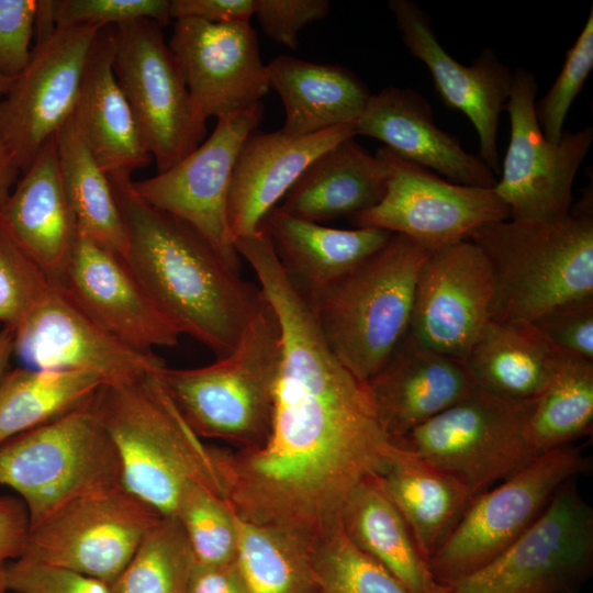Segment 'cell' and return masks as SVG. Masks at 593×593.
I'll use <instances>...</instances> for the list:
<instances>
[{
    "label": "cell",
    "instance_id": "1",
    "mask_svg": "<svg viewBox=\"0 0 593 593\" xmlns=\"http://www.w3.org/2000/svg\"><path fill=\"white\" fill-rule=\"evenodd\" d=\"M281 328L271 427L265 443L211 446L223 495L240 518L307 545L340 524L356 488L381 470L390 438L368 385L331 351L309 300L272 301Z\"/></svg>",
    "mask_w": 593,
    "mask_h": 593
},
{
    "label": "cell",
    "instance_id": "2",
    "mask_svg": "<svg viewBox=\"0 0 593 593\" xmlns=\"http://www.w3.org/2000/svg\"><path fill=\"white\" fill-rule=\"evenodd\" d=\"M128 237L127 266L179 332L228 355L266 305L260 289L232 270L183 221L144 202L132 177L109 178Z\"/></svg>",
    "mask_w": 593,
    "mask_h": 593
},
{
    "label": "cell",
    "instance_id": "3",
    "mask_svg": "<svg viewBox=\"0 0 593 593\" xmlns=\"http://www.w3.org/2000/svg\"><path fill=\"white\" fill-rule=\"evenodd\" d=\"M163 369L103 384L93 404L119 456L122 484L160 515L175 516L188 485L223 490L211 446L180 413Z\"/></svg>",
    "mask_w": 593,
    "mask_h": 593
},
{
    "label": "cell",
    "instance_id": "4",
    "mask_svg": "<svg viewBox=\"0 0 593 593\" xmlns=\"http://www.w3.org/2000/svg\"><path fill=\"white\" fill-rule=\"evenodd\" d=\"M468 239L491 269L490 321L535 323L561 304L593 298L592 187L559 220L493 222Z\"/></svg>",
    "mask_w": 593,
    "mask_h": 593
},
{
    "label": "cell",
    "instance_id": "5",
    "mask_svg": "<svg viewBox=\"0 0 593 593\" xmlns=\"http://www.w3.org/2000/svg\"><path fill=\"white\" fill-rule=\"evenodd\" d=\"M430 249L401 235L310 299L336 358L368 382L406 335L421 267Z\"/></svg>",
    "mask_w": 593,
    "mask_h": 593
},
{
    "label": "cell",
    "instance_id": "6",
    "mask_svg": "<svg viewBox=\"0 0 593 593\" xmlns=\"http://www.w3.org/2000/svg\"><path fill=\"white\" fill-rule=\"evenodd\" d=\"M281 357V328L266 303L228 355L161 376L180 413L201 438L256 448L271 427L273 388Z\"/></svg>",
    "mask_w": 593,
    "mask_h": 593
},
{
    "label": "cell",
    "instance_id": "7",
    "mask_svg": "<svg viewBox=\"0 0 593 593\" xmlns=\"http://www.w3.org/2000/svg\"><path fill=\"white\" fill-rule=\"evenodd\" d=\"M93 396L0 445V484L23 501L31 526L80 495L122 483L119 456Z\"/></svg>",
    "mask_w": 593,
    "mask_h": 593
},
{
    "label": "cell",
    "instance_id": "8",
    "mask_svg": "<svg viewBox=\"0 0 593 593\" xmlns=\"http://www.w3.org/2000/svg\"><path fill=\"white\" fill-rule=\"evenodd\" d=\"M537 400L508 399L478 388L390 441L452 473L474 496L536 458L525 429Z\"/></svg>",
    "mask_w": 593,
    "mask_h": 593
},
{
    "label": "cell",
    "instance_id": "9",
    "mask_svg": "<svg viewBox=\"0 0 593 593\" xmlns=\"http://www.w3.org/2000/svg\"><path fill=\"white\" fill-rule=\"evenodd\" d=\"M592 469V459L574 444L551 449L497 486L474 495L460 522L428 560L446 585L493 560L541 516L559 488Z\"/></svg>",
    "mask_w": 593,
    "mask_h": 593
},
{
    "label": "cell",
    "instance_id": "10",
    "mask_svg": "<svg viewBox=\"0 0 593 593\" xmlns=\"http://www.w3.org/2000/svg\"><path fill=\"white\" fill-rule=\"evenodd\" d=\"M575 482L563 483L512 546L445 593H577L593 570V508Z\"/></svg>",
    "mask_w": 593,
    "mask_h": 593
},
{
    "label": "cell",
    "instance_id": "11",
    "mask_svg": "<svg viewBox=\"0 0 593 593\" xmlns=\"http://www.w3.org/2000/svg\"><path fill=\"white\" fill-rule=\"evenodd\" d=\"M113 70L158 172L201 144L206 120L191 99L160 24L138 20L115 26Z\"/></svg>",
    "mask_w": 593,
    "mask_h": 593
},
{
    "label": "cell",
    "instance_id": "12",
    "mask_svg": "<svg viewBox=\"0 0 593 593\" xmlns=\"http://www.w3.org/2000/svg\"><path fill=\"white\" fill-rule=\"evenodd\" d=\"M161 516L122 483L98 489L67 502L31 526L21 557L110 585Z\"/></svg>",
    "mask_w": 593,
    "mask_h": 593
},
{
    "label": "cell",
    "instance_id": "13",
    "mask_svg": "<svg viewBox=\"0 0 593 593\" xmlns=\"http://www.w3.org/2000/svg\"><path fill=\"white\" fill-rule=\"evenodd\" d=\"M538 85L523 67L513 72L505 110L511 132L495 194L518 222H551L571 208L575 175L593 142L592 126L563 132L557 143L542 134L535 114Z\"/></svg>",
    "mask_w": 593,
    "mask_h": 593
},
{
    "label": "cell",
    "instance_id": "14",
    "mask_svg": "<svg viewBox=\"0 0 593 593\" xmlns=\"http://www.w3.org/2000/svg\"><path fill=\"white\" fill-rule=\"evenodd\" d=\"M262 116L259 102L217 120L209 138L178 164L132 182L144 202L194 228L237 273L240 256L228 223V192L238 152Z\"/></svg>",
    "mask_w": 593,
    "mask_h": 593
},
{
    "label": "cell",
    "instance_id": "15",
    "mask_svg": "<svg viewBox=\"0 0 593 593\" xmlns=\"http://www.w3.org/2000/svg\"><path fill=\"white\" fill-rule=\"evenodd\" d=\"M101 29L56 25L35 40L29 64L0 101V137L22 174L71 118Z\"/></svg>",
    "mask_w": 593,
    "mask_h": 593
},
{
    "label": "cell",
    "instance_id": "16",
    "mask_svg": "<svg viewBox=\"0 0 593 593\" xmlns=\"http://www.w3.org/2000/svg\"><path fill=\"white\" fill-rule=\"evenodd\" d=\"M376 155L389 168L387 191L378 204L351 217L356 227L401 234L435 250L468 239L482 225L510 219L493 188L443 179L384 146Z\"/></svg>",
    "mask_w": 593,
    "mask_h": 593
},
{
    "label": "cell",
    "instance_id": "17",
    "mask_svg": "<svg viewBox=\"0 0 593 593\" xmlns=\"http://www.w3.org/2000/svg\"><path fill=\"white\" fill-rule=\"evenodd\" d=\"M492 294L489 262L474 243L463 239L432 250L417 276L407 334L465 362L490 321Z\"/></svg>",
    "mask_w": 593,
    "mask_h": 593
},
{
    "label": "cell",
    "instance_id": "18",
    "mask_svg": "<svg viewBox=\"0 0 593 593\" xmlns=\"http://www.w3.org/2000/svg\"><path fill=\"white\" fill-rule=\"evenodd\" d=\"M168 46L205 120H220L259 103L270 89L258 37L249 22L214 24L178 19Z\"/></svg>",
    "mask_w": 593,
    "mask_h": 593
},
{
    "label": "cell",
    "instance_id": "19",
    "mask_svg": "<svg viewBox=\"0 0 593 593\" xmlns=\"http://www.w3.org/2000/svg\"><path fill=\"white\" fill-rule=\"evenodd\" d=\"M13 334L14 354L33 369L89 371L108 383L166 367L105 332L53 281Z\"/></svg>",
    "mask_w": 593,
    "mask_h": 593
},
{
    "label": "cell",
    "instance_id": "20",
    "mask_svg": "<svg viewBox=\"0 0 593 593\" xmlns=\"http://www.w3.org/2000/svg\"><path fill=\"white\" fill-rule=\"evenodd\" d=\"M388 7L404 46L426 66L443 102L470 120L479 137V157L497 175V131L513 71L490 48L482 49L470 65L456 60L441 46L429 15L415 1L390 0Z\"/></svg>",
    "mask_w": 593,
    "mask_h": 593
},
{
    "label": "cell",
    "instance_id": "21",
    "mask_svg": "<svg viewBox=\"0 0 593 593\" xmlns=\"http://www.w3.org/2000/svg\"><path fill=\"white\" fill-rule=\"evenodd\" d=\"M56 283L93 322L138 351L175 346L181 336L126 261L81 235Z\"/></svg>",
    "mask_w": 593,
    "mask_h": 593
},
{
    "label": "cell",
    "instance_id": "22",
    "mask_svg": "<svg viewBox=\"0 0 593 593\" xmlns=\"http://www.w3.org/2000/svg\"><path fill=\"white\" fill-rule=\"evenodd\" d=\"M354 136L356 123L301 137L254 130L238 152L231 179L227 215L234 239L256 233L318 155Z\"/></svg>",
    "mask_w": 593,
    "mask_h": 593
},
{
    "label": "cell",
    "instance_id": "23",
    "mask_svg": "<svg viewBox=\"0 0 593 593\" xmlns=\"http://www.w3.org/2000/svg\"><path fill=\"white\" fill-rule=\"evenodd\" d=\"M356 135L376 138L396 156L455 183L493 188L497 181L479 156L435 124L432 105L413 89L389 86L371 93Z\"/></svg>",
    "mask_w": 593,
    "mask_h": 593
},
{
    "label": "cell",
    "instance_id": "24",
    "mask_svg": "<svg viewBox=\"0 0 593 593\" xmlns=\"http://www.w3.org/2000/svg\"><path fill=\"white\" fill-rule=\"evenodd\" d=\"M367 385L390 439L406 435L478 389L465 362L417 343L407 333Z\"/></svg>",
    "mask_w": 593,
    "mask_h": 593
},
{
    "label": "cell",
    "instance_id": "25",
    "mask_svg": "<svg viewBox=\"0 0 593 593\" xmlns=\"http://www.w3.org/2000/svg\"><path fill=\"white\" fill-rule=\"evenodd\" d=\"M0 228L51 281L60 278L79 234L61 184L55 135L0 206Z\"/></svg>",
    "mask_w": 593,
    "mask_h": 593
},
{
    "label": "cell",
    "instance_id": "26",
    "mask_svg": "<svg viewBox=\"0 0 593 593\" xmlns=\"http://www.w3.org/2000/svg\"><path fill=\"white\" fill-rule=\"evenodd\" d=\"M115 26L102 27L91 48L71 115L109 178L132 177L152 161L113 70Z\"/></svg>",
    "mask_w": 593,
    "mask_h": 593
},
{
    "label": "cell",
    "instance_id": "27",
    "mask_svg": "<svg viewBox=\"0 0 593 593\" xmlns=\"http://www.w3.org/2000/svg\"><path fill=\"white\" fill-rule=\"evenodd\" d=\"M388 180V165L348 138L318 155L277 208L320 224L354 217L381 201Z\"/></svg>",
    "mask_w": 593,
    "mask_h": 593
},
{
    "label": "cell",
    "instance_id": "28",
    "mask_svg": "<svg viewBox=\"0 0 593 593\" xmlns=\"http://www.w3.org/2000/svg\"><path fill=\"white\" fill-rule=\"evenodd\" d=\"M374 478L427 561L447 541L473 497L456 475L391 441Z\"/></svg>",
    "mask_w": 593,
    "mask_h": 593
},
{
    "label": "cell",
    "instance_id": "29",
    "mask_svg": "<svg viewBox=\"0 0 593 593\" xmlns=\"http://www.w3.org/2000/svg\"><path fill=\"white\" fill-rule=\"evenodd\" d=\"M262 224L283 269L309 299L376 253L392 234L374 227H328L277 206Z\"/></svg>",
    "mask_w": 593,
    "mask_h": 593
},
{
    "label": "cell",
    "instance_id": "30",
    "mask_svg": "<svg viewBox=\"0 0 593 593\" xmlns=\"http://www.w3.org/2000/svg\"><path fill=\"white\" fill-rule=\"evenodd\" d=\"M267 66L269 88L284 107L281 131L293 137L356 123L370 97L365 83L350 70L280 55Z\"/></svg>",
    "mask_w": 593,
    "mask_h": 593
},
{
    "label": "cell",
    "instance_id": "31",
    "mask_svg": "<svg viewBox=\"0 0 593 593\" xmlns=\"http://www.w3.org/2000/svg\"><path fill=\"white\" fill-rule=\"evenodd\" d=\"M340 526L347 538L389 571L407 593H445L404 517L374 475L351 493Z\"/></svg>",
    "mask_w": 593,
    "mask_h": 593
},
{
    "label": "cell",
    "instance_id": "32",
    "mask_svg": "<svg viewBox=\"0 0 593 593\" xmlns=\"http://www.w3.org/2000/svg\"><path fill=\"white\" fill-rule=\"evenodd\" d=\"M559 349L534 323L489 321L465 365L477 388L508 399L541 395Z\"/></svg>",
    "mask_w": 593,
    "mask_h": 593
},
{
    "label": "cell",
    "instance_id": "33",
    "mask_svg": "<svg viewBox=\"0 0 593 593\" xmlns=\"http://www.w3.org/2000/svg\"><path fill=\"white\" fill-rule=\"evenodd\" d=\"M61 184L78 234L126 259L128 237L109 176L71 118L55 134Z\"/></svg>",
    "mask_w": 593,
    "mask_h": 593
},
{
    "label": "cell",
    "instance_id": "34",
    "mask_svg": "<svg viewBox=\"0 0 593 593\" xmlns=\"http://www.w3.org/2000/svg\"><path fill=\"white\" fill-rule=\"evenodd\" d=\"M105 383L89 371L8 370L0 383V445L75 410Z\"/></svg>",
    "mask_w": 593,
    "mask_h": 593
},
{
    "label": "cell",
    "instance_id": "35",
    "mask_svg": "<svg viewBox=\"0 0 593 593\" xmlns=\"http://www.w3.org/2000/svg\"><path fill=\"white\" fill-rule=\"evenodd\" d=\"M593 361L559 350L525 429L535 457L592 433Z\"/></svg>",
    "mask_w": 593,
    "mask_h": 593
},
{
    "label": "cell",
    "instance_id": "36",
    "mask_svg": "<svg viewBox=\"0 0 593 593\" xmlns=\"http://www.w3.org/2000/svg\"><path fill=\"white\" fill-rule=\"evenodd\" d=\"M234 513V512H233ZM235 562L249 593H314L311 547L298 537L238 517Z\"/></svg>",
    "mask_w": 593,
    "mask_h": 593
},
{
    "label": "cell",
    "instance_id": "37",
    "mask_svg": "<svg viewBox=\"0 0 593 593\" xmlns=\"http://www.w3.org/2000/svg\"><path fill=\"white\" fill-rule=\"evenodd\" d=\"M195 558L176 516H161L110 584L111 593H188Z\"/></svg>",
    "mask_w": 593,
    "mask_h": 593
},
{
    "label": "cell",
    "instance_id": "38",
    "mask_svg": "<svg viewBox=\"0 0 593 593\" xmlns=\"http://www.w3.org/2000/svg\"><path fill=\"white\" fill-rule=\"evenodd\" d=\"M311 562L315 593H407L347 538L340 524L312 542Z\"/></svg>",
    "mask_w": 593,
    "mask_h": 593
},
{
    "label": "cell",
    "instance_id": "39",
    "mask_svg": "<svg viewBox=\"0 0 593 593\" xmlns=\"http://www.w3.org/2000/svg\"><path fill=\"white\" fill-rule=\"evenodd\" d=\"M175 516L184 529L197 562L235 561L234 513L222 494L202 484H190L180 497Z\"/></svg>",
    "mask_w": 593,
    "mask_h": 593
},
{
    "label": "cell",
    "instance_id": "40",
    "mask_svg": "<svg viewBox=\"0 0 593 593\" xmlns=\"http://www.w3.org/2000/svg\"><path fill=\"white\" fill-rule=\"evenodd\" d=\"M593 68V8L569 48L561 70L548 92L535 101V114L545 137L557 143L563 134L567 114Z\"/></svg>",
    "mask_w": 593,
    "mask_h": 593
},
{
    "label": "cell",
    "instance_id": "41",
    "mask_svg": "<svg viewBox=\"0 0 593 593\" xmlns=\"http://www.w3.org/2000/svg\"><path fill=\"white\" fill-rule=\"evenodd\" d=\"M51 283L45 272L0 228V324L14 332Z\"/></svg>",
    "mask_w": 593,
    "mask_h": 593
},
{
    "label": "cell",
    "instance_id": "42",
    "mask_svg": "<svg viewBox=\"0 0 593 593\" xmlns=\"http://www.w3.org/2000/svg\"><path fill=\"white\" fill-rule=\"evenodd\" d=\"M169 0H64L55 1L56 25L119 26L152 20L163 27L170 21Z\"/></svg>",
    "mask_w": 593,
    "mask_h": 593
},
{
    "label": "cell",
    "instance_id": "43",
    "mask_svg": "<svg viewBox=\"0 0 593 593\" xmlns=\"http://www.w3.org/2000/svg\"><path fill=\"white\" fill-rule=\"evenodd\" d=\"M8 579L9 590L16 593H111L96 578L24 557L9 566Z\"/></svg>",
    "mask_w": 593,
    "mask_h": 593
},
{
    "label": "cell",
    "instance_id": "44",
    "mask_svg": "<svg viewBox=\"0 0 593 593\" xmlns=\"http://www.w3.org/2000/svg\"><path fill=\"white\" fill-rule=\"evenodd\" d=\"M534 324L559 350L593 361V298L561 304Z\"/></svg>",
    "mask_w": 593,
    "mask_h": 593
},
{
    "label": "cell",
    "instance_id": "45",
    "mask_svg": "<svg viewBox=\"0 0 593 593\" xmlns=\"http://www.w3.org/2000/svg\"><path fill=\"white\" fill-rule=\"evenodd\" d=\"M38 1L0 0V74L16 77L31 59Z\"/></svg>",
    "mask_w": 593,
    "mask_h": 593
},
{
    "label": "cell",
    "instance_id": "46",
    "mask_svg": "<svg viewBox=\"0 0 593 593\" xmlns=\"http://www.w3.org/2000/svg\"><path fill=\"white\" fill-rule=\"evenodd\" d=\"M329 7L327 0H257L255 15L269 38L294 49L299 33L325 18Z\"/></svg>",
    "mask_w": 593,
    "mask_h": 593
},
{
    "label": "cell",
    "instance_id": "47",
    "mask_svg": "<svg viewBox=\"0 0 593 593\" xmlns=\"http://www.w3.org/2000/svg\"><path fill=\"white\" fill-rule=\"evenodd\" d=\"M257 0H171V19H198L214 24L249 22Z\"/></svg>",
    "mask_w": 593,
    "mask_h": 593
},
{
    "label": "cell",
    "instance_id": "48",
    "mask_svg": "<svg viewBox=\"0 0 593 593\" xmlns=\"http://www.w3.org/2000/svg\"><path fill=\"white\" fill-rule=\"evenodd\" d=\"M31 521L19 496H0V560L20 558L26 547Z\"/></svg>",
    "mask_w": 593,
    "mask_h": 593
},
{
    "label": "cell",
    "instance_id": "49",
    "mask_svg": "<svg viewBox=\"0 0 593 593\" xmlns=\"http://www.w3.org/2000/svg\"><path fill=\"white\" fill-rule=\"evenodd\" d=\"M188 593H249L235 561L223 564L197 562Z\"/></svg>",
    "mask_w": 593,
    "mask_h": 593
},
{
    "label": "cell",
    "instance_id": "50",
    "mask_svg": "<svg viewBox=\"0 0 593 593\" xmlns=\"http://www.w3.org/2000/svg\"><path fill=\"white\" fill-rule=\"evenodd\" d=\"M21 170L0 137V206L9 198Z\"/></svg>",
    "mask_w": 593,
    "mask_h": 593
},
{
    "label": "cell",
    "instance_id": "51",
    "mask_svg": "<svg viewBox=\"0 0 593 593\" xmlns=\"http://www.w3.org/2000/svg\"><path fill=\"white\" fill-rule=\"evenodd\" d=\"M14 354V334L0 324V383L9 370V363Z\"/></svg>",
    "mask_w": 593,
    "mask_h": 593
},
{
    "label": "cell",
    "instance_id": "52",
    "mask_svg": "<svg viewBox=\"0 0 593 593\" xmlns=\"http://www.w3.org/2000/svg\"><path fill=\"white\" fill-rule=\"evenodd\" d=\"M8 570L7 561L0 560V593H5L9 590Z\"/></svg>",
    "mask_w": 593,
    "mask_h": 593
},
{
    "label": "cell",
    "instance_id": "53",
    "mask_svg": "<svg viewBox=\"0 0 593 593\" xmlns=\"http://www.w3.org/2000/svg\"><path fill=\"white\" fill-rule=\"evenodd\" d=\"M14 78L15 77H13V78L5 77V76L0 74V96H5L9 92V90H10V88H11L13 81H14Z\"/></svg>",
    "mask_w": 593,
    "mask_h": 593
}]
</instances>
